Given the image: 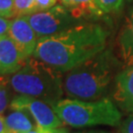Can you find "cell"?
<instances>
[{"instance_id":"6da1fadb","label":"cell","mask_w":133,"mask_h":133,"mask_svg":"<svg viewBox=\"0 0 133 133\" xmlns=\"http://www.w3.org/2000/svg\"><path fill=\"white\" fill-rule=\"evenodd\" d=\"M108 32L100 25L81 23L51 37L38 38L34 56L66 73L105 49Z\"/></svg>"},{"instance_id":"7a4b0ae2","label":"cell","mask_w":133,"mask_h":133,"mask_svg":"<svg viewBox=\"0 0 133 133\" xmlns=\"http://www.w3.org/2000/svg\"><path fill=\"white\" fill-rule=\"evenodd\" d=\"M116 60L110 50L105 49L96 56L65 73L64 93L71 99L98 101L107 98L115 79Z\"/></svg>"},{"instance_id":"3957f363","label":"cell","mask_w":133,"mask_h":133,"mask_svg":"<svg viewBox=\"0 0 133 133\" xmlns=\"http://www.w3.org/2000/svg\"><path fill=\"white\" fill-rule=\"evenodd\" d=\"M63 74L33 55L27 58L19 71L11 75L10 83L18 95L39 99L53 107L64 94Z\"/></svg>"},{"instance_id":"277c9868","label":"cell","mask_w":133,"mask_h":133,"mask_svg":"<svg viewBox=\"0 0 133 133\" xmlns=\"http://www.w3.org/2000/svg\"><path fill=\"white\" fill-rule=\"evenodd\" d=\"M53 109L63 123L75 128L97 125L118 126L121 114L110 99L83 101L77 99H61Z\"/></svg>"},{"instance_id":"5b68a950","label":"cell","mask_w":133,"mask_h":133,"mask_svg":"<svg viewBox=\"0 0 133 133\" xmlns=\"http://www.w3.org/2000/svg\"><path fill=\"white\" fill-rule=\"evenodd\" d=\"M27 18L38 38L51 37L82 23L74 18L63 5H55L48 10L34 12Z\"/></svg>"},{"instance_id":"8992f818","label":"cell","mask_w":133,"mask_h":133,"mask_svg":"<svg viewBox=\"0 0 133 133\" xmlns=\"http://www.w3.org/2000/svg\"><path fill=\"white\" fill-rule=\"evenodd\" d=\"M9 108L12 110H25L35 120L38 127L46 130L61 127L63 122L51 105L39 99L24 95L12 98Z\"/></svg>"},{"instance_id":"52a82bcc","label":"cell","mask_w":133,"mask_h":133,"mask_svg":"<svg viewBox=\"0 0 133 133\" xmlns=\"http://www.w3.org/2000/svg\"><path fill=\"white\" fill-rule=\"evenodd\" d=\"M8 36L13 39L21 52L27 58L33 56L38 38L27 16L15 17L11 21Z\"/></svg>"},{"instance_id":"ba28073f","label":"cell","mask_w":133,"mask_h":133,"mask_svg":"<svg viewBox=\"0 0 133 133\" xmlns=\"http://www.w3.org/2000/svg\"><path fill=\"white\" fill-rule=\"evenodd\" d=\"M26 60L27 57L8 35L0 37V74H14L23 67Z\"/></svg>"},{"instance_id":"9c48e42d","label":"cell","mask_w":133,"mask_h":133,"mask_svg":"<svg viewBox=\"0 0 133 133\" xmlns=\"http://www.w3.org/2000/svg\"><path fill=\"white\" fill-rule=\"evenodd\" d=\"M114 100L120 109L133 114V66L126 67L115 76Z\"/></svg>"},{"instance_id":"30bf717a","label":"cell","mask_w":133,"mask_h":133,"mask_svg":"<svg viewBox=\"0 0 133 133\" xmlns=\"http://www.w3.org/2000/svg\"><path fill=\"white\" fill-rule=\"evenodd\" d=\"M118 46L123 64L126 67L133 66V9L126 17L125 24L119 34Z\"/></svg>"},{"instance_id":"8fae6325","label":"cell","mask_w":133,"mask_h":133,"mask_svg":"<svg viewBox=\"0 0 133 133\" xmlns=\"http://www.w3.org/2000/svg\"><path fill=\"white\" fill-rule=\"evenodd\" d=\"M61 2L72 16L80 21L86 18L100 17L104 14L95 0H61Z\"/></svg>"},{"instance_id":"7c38bea8","label":"cell","mask_w":133,"mask_h":133,"mask_svg":"<svg viewBox=\"0 0 133 133\" xmlns=\"http://www.w3.org/2000/svg\"><path fill=\"white\" fill-rule=\"evenodd\" d=\"M25 110H12L5 116V124L7 133H27L34 129L37 124H34L33 117L28 115Z\"/></svg>"},{"instance_id":"4fadbf2b","label":"cell","mask_w":133,"mask_h":133,"mask_svg":"<svg viewBox=\"0 0 133 133\" xmlns=\"http://www.w3.org/2000/svg\"><path fill=\"white\" fill-rule=\"evenodd\" d=\"M10 75L0 74V114H2L10 105Z\"/></svg>"},{"instance_id":"5bb4252c","label":"cell","mask_w":133,"mask_h":133,"mask_svg":"<svg viewBox=\"0 0 133 133\" xmlns=\"http://www.w3.org/2000/svg\"><path fill=\"white\" fill-rule=\"evenodd\" d=\"M37 11L35 0H15V17L28 16Z\"/></svg>"},{"instance_id":"9a60e30c","label":"cell","mask_w":133,"mask_h":133,"mask_svg":"<svg viewBox=\"0 0 133 133\" xmlns=\"http://www.w3.org/2000/svg\"><path fill=\"white\" fill-rule=\"evenodd\" d=\"M95 2L104 13L117 11L123 4V0H95Z\"/></svg>"},{"instance_id":"2e32d148","label":"cell","mask_w":133,"mask_h":133,"mask_svg":"<svg viewBox=\"0 0 133 133\" xmlns=\"http://www.w3.org/2000/svg\"><path fill=\"white\" fill-rule=\"evenodd\" d=\"M0 16L15 18V0H0Z\"/></svg>"},{"instance_id":"e0dca14e","label":"cell","mask_w":133,"mask_h":133,"mask_svg":"<svg viewBox=\"0 0 133 133\" xmlns=\"http://www.w3.org/2000/svg\"><path fill=\"white\" fill-rule=\"evenodd\" d=\"M38 11L48 10L56 5L57 0H35Z\"/></svg>"},{"instance_id":"ac0fdd59","label":"cell","mask_w":133,"mask_h":133,"mask_svg":"<svg viewBox=\"0 0 133 133\" xmlns=\"http://www.w3.org/2000/svg\"><path fill=\"white\" fill-rule=\"evenodd\" d=\"M119 133H133V114H130L122 122Z\"/></svg>"},{"instance_id":"d6986e66","label":"cell","mask_w":133,"mask_h":133,"mask_svg":"<svg viewBox=\"0 0 133 133\" xmlns=\"http://www.w3.org/2000/svg\"><path fill=\"white\" fill-rule=\"evenodd\" d=\"M10 25H11V21H9L7 18L0 16V37L8 35Z\"/></svg>"},{"instance_id":"ffe728a7","label":"cell","mask_w":133,"mask_h":133,"mask_svg":"<svg viewBox=\"0 0 133 133\" xmlns=\"http://www.w3.org/2000/svg\"><path fill=\"white\" fill-rule=\"evenodd\" d=\"M27 133H51V130H46V129H43L42 127H38V125H37L35 128L30 130Z\"/></svg>"},{"instance_id":"44dd1931","label":"cell","mask_w":133,"mask_h":133,"mask_svg":"<svg viewBox=\"0 0 133 133\" xmlns=\"http://www.w3.org/2000/svg\"><path fill=\"white\" fill-rule=\"evenodd\" d=\"M0 133H7L6 124H5V117L0 114Z\"/></svg>"},{"instance_id":"7402d4cb","label":"cell","mask_w":133,"mask_h":133,"mask_svg":"<svg viewBox=\"0 0 133 133\" xmlns=\"http://www.w3.org/2000/svg\"><path fill=\"white\" fill-rule=\"evenodd\" d=\"M76 133H111L107 130H99V129H95V130H85V131H79Z\"/></svg>"},{"instance_id":"603a6c76","label":"cell","mask_w":133,"mask_h":133,"mask_svg":"<svg viewBox=\"0 0 133 133\" xmlns=\"http://www.w3.org/2000/svg\"><path fill=\"white\" fill-rule=\"evenodd\" d=\"M51 133H68L67 132V130L64 127H58V128H55V129H52L51 130Z\"/></svg>"}]
</instances>
